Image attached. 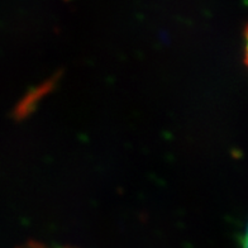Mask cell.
I'll list each match as a JSON object with an SVG mask.
<instances>
[{"label":"cell","mask_w":248,"mask_h":248,"mask_svg":"<svg viewBox=\"0 0 248 248\" xmlns=\"http://www.w3.org/2000/svg\"><path fill=\"white\" fill-rule=\"evenodd\" d=\"M246 61L248 63V32H247V37H246Z\"/></svg>","instance_id":"6da1fadb"},{"label":"cell","mask_w":248,"mask_h":248,"mask_svg":"<svg viewBox=\"0 0 248 248\" xmlns=\"http://www.w3.org/2000/svg\"><path fill=\"white\" fill-rule=\"evenodd\" d=\"M245 248H248V229H247V233H246V237H245Z\"/></svg>","instance_id":"7a4b0ae2"}]
</instances>
